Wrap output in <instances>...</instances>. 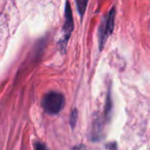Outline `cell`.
<instances>
[{
    "label": "cell",
    "instance_id": "277c9868",
    "mask_svg": "<svg viewBox=\"0 0 150 150\" xmlns=\"http://www.w3.org/2000/svg\"><path fill=\"white\" fill-rule=\"evenodd\" d=\"M88 0H76V4H77V8L79 11L80 16H83L84 11L86 9V5H88Z\"/></svg>",
    "mask_w": 150,
    "mask_h": 150
},
{
    "label": "cell",
    "instance_id": "6da1fadb",
    "mask_svg": "<svg viewBox=\"0 0 150 150\" xmlns=\"http://www.w3.org/2000/svg\"><path fill=\"white\" fill-rule=\"evenodd\" d=\"M65 105V98L61 93L50 92L43 98L42 106L45 112L50 114H57L63 109Z\"/></svg>",
    "mask_w": 150,
    "mask_h": 150
},
{
    "label": "cell",
    "instance_id": "8992f818",
    "mask_svg": "<svg viewBox=\"0 0 150 150\" xmlns=\"http://www.w3.org/2000/svg\"><path fill=\"white\" fill-rule=\"evenodd\" d=\"M35 148L36 149H46V146L45 145H42V144H37V145H35Z\"/></svg>",
    "mask_w": 150,
    "mask_h": 150
},
{
    "label": "cell",
    "instance_id": "5b68a950",
    "mask_svg": "<svg viewBox=\"0 0 150 150\" xmlns=\"http://www.w3.org/2000/svg\"><path fill=\"white\" fill-rule=\"evenodd\" d=\"M76 119H77V111L73 110L72 113H71V118H70V123L71 127H75V122H76Z\"/></svg>",
    "mask_w": 150,
    "mask_h": 150
},
{
    "label": "cell",
    "instance_id": "3957f363",
    "mask_svg": "<svg viewBox=\"0 0 150 150\" xmlns=\"http://www.w3.org/2000/svg\"><path fill=\"white\" fill-rule=\"evenodd\" d=\"M114 18H115V9L112 8L110 13H108L107 18L105 21L103 22L102 26L100 28V32H99V43H100V50H102L104 46L105 41L107 38L109 37L113 31V27H114Z\"/></svg>",
    "mask_w": 150,
    "mask_h": 150
},
{
    "label": "cell",
    "instance_id": "7a4b0ae2",
    "mask_svg": "<svg viewBox=\"0 0 150 150\" xmlns=\"http://www.w3.org/2000/svg\"><path fill=\"white\" fill-rule=\"evenodd\" d=\"M65 24L64 28H63V38L59 42V48L62 52H64L67 45V41L70 38L71 32L73 30V17H72V11H71V7L69 2L66 3V11H65Z\"/></svg>",
    "mask_w": 150,
    "mask_h": 150
}]
</instances>
